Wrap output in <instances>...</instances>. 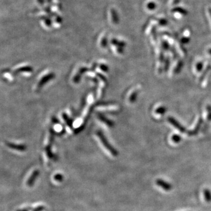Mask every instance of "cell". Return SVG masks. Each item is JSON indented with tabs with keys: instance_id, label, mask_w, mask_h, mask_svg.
<instances>
[{
	"instance_id": "cell-1",
	"label": "cell",
	"mask_w": 211,
	"mask_h": 211,
	"mask_svg": "<svg viewBox=\"0 0 211 211\" xmlns=\"http://www.w3.org/2000/svg\"><path fill=\"white\" fill-rule=\"evenodd\" d=\"M99 138L102 141V143H103V146L105 147L106 149L107 150H108L109 151V152L113 156H118V152L117 151V150L114 149L109 143L106 140V139H105V137H104V136H103L102 134H99Z\"/></svg>"
},
{
	"instance_id": "cell-10",
	"label": "cell",
	"mask_w": 211,
	"mask_h": 211,
	"mask_svg": "<svg viewBox=\"0 0 211 211\" xmlns=\"http://www.w3.org/2000/svg\"><path fill=\"white\" fill-rule=\"evenodd\" d=\"M203 67H204V63L201 62H198L197 65H196V69H197V71H198V72H200L202 69H203Z\"/></svg>"
},
{
	"instance_id": "cell-15",
	"label": "cell",
	"mask_w": 211,
	"mask_h": 211,
	"mask_svg": "<svg viewBox=\"0 0 211 211\" xmlns=\"http://www.w3.org/2000/svg\"><path fill=\"white\" fill-rule=\"evenodd\" d=\"M211 68V66H208V67L205 69V72H204V73H203V75H202V76H201V78H200V80H202V79L204 78V76H205V75H206V73H208V70H210V69Z\"/></svg>"
},
{
	"instance_id": "cell-4",
	"label": "cell",
	"mask_w": 211,
	"mask_h": 211,
	"mask_svg": "<svg viewBox=\"0 0 211 211\" xmlns=\"http://www.w3.org/2000/svg\"><path fill=\"white\" fill-rule=\"evenodd\" d=\"M39 170H35L32 174H31V175L29 177V179H28L27 182V185L28 187H32L34 185V183L37 179V178L39 177Z\"/></svg>"
},
{
	"instance_id": "cell-18",
	"label": "cell",
	"mask_w": 211,
	"mask_h": 211,
	"mask_svg": "<svg viewBox=\"0 0 211 211\" xmlns=\"http://www.w3.org/2000/svg\"><path fill=\"white\" fill-rule=\"evenodd\" d=\"M209 53H210L211 55V50H209Z\"/></svg>"
},
{
	"instance_id": "cell-16",
	"label": "cell",
	"mask_w": 211,
	"mask_h": 211,
	"mask_svg": "<svg viewBox=\"0 0 211 211\" xmlns=\"http://www.w3.org/2000/svg\"><path fill=\"white\" fill-rule=\"evenodd\" d=\"M169 66V60H168V59H167L165 61V65L164 66V70L165 72L167 71V69H168Z\"/></svg>"
},
{
	"instance_id": "cell-2",
	"label": "cell",
	"mask_w": 211,
	"mask_h": 211,
	"mask_svg": "<svg viewBox=\"0 0 211 211\" xmlns=\"http://www.w3.org/2000/svg\"><path fill=\"white\" fill-rule=\"evenodd\" d=\"M168 121H169V123L172 124L174 127H175L177 129H178L180 132L181 133H185L186 132V129L185 127H184L179 122H178L174 118H173L172 117H168Z\"/></svg>"
},
{
	"instance_id": "cell-13",
	"label": "cell",
	"mask_w": 211,
	"mask_h": 211,
	"mask_svg": "<svg viewBox=\"0 0 211 211\" xmlns=\"http://www.w3.org/2000/svg\"><path fill=\"white\" fill-rule=\"evenodd\" d=\"M207 111H208V121H211V106H208L207 107Z\"/></svg>"
},
{
	"instance_id": "cell-11",
	"label": "cell",
	"mask_w": 211,
	"mask_h": 211,
	"mask_svg": "<svg viewBox=\"0 0 211 211\" xmlns=\"http://www.w3.org/2000/svg\"><path fill=\"white\" fill-rule=\"evenodd\" d=\"M138 95V92H134L133 93V94L131 95L130 98V101L131 102H134L136 101L137 96Z\"/></svg>"
},
{
	"instance_id": "cell-5",
	"label": "cell",
	"mask_w": 211,
	"mask_h": 211,
	"mask_svg": "<svg viewBox=\"0 0 211 211\" xmlns=\"http://www.w3.org/2000/svg\"><path fill=\"white\" fill-rule=\"evenodd\" d=\"M204 195L205 201L210 203L211 202V191L209 189H205L204 190Z\"/></svg>"
},
{
	"instance_id": "cell-8",
	"label": "cell",
	"mask_w": 211,
	"mask_h": 211,
	"mask_svg": "<svg viewBox=\"0 0 211 211\" xmlns=\"http://www.w3.org/2000/svg\"><path fill=\"white\" fill-rule=\"evenodd\" d=\"M172 141L174 143H179L181 141V137L178 134H174L171 137Z\"/></svg>"
},
{
	"instance_id": "cell-3",
	"label": "cell",
	"mask_w": 211,
	"mask_h": 211,
	"mask_svg": "<svg viewBox=\"0 0 211 211\" xmlns=\"http://www.w3.org/2000/svg\"><path fill=\"white\" fill-rule=\"evenodd\" d=\"M156 184L166 191H169L172 188V186L170 183L161 179H158L156 180Z\"/></svg>"
},
{
	"instance_id": "cell-14",
	"label": "cell",
	"mask_w": 211,
	"mask_h": 211,
	"mask_svg": "<svg viewBox=\"0 0 211 211\" xmlns=\"http://www.w3.org/2000/svg\"><path fill=\"white\" fill-rule=\"evenodd\" d=\"M45 210V207L44 206H39L34 209H32V211H43Z\"/></svg>"
},
{
	"instance_id": "cell-6",
	"label": "cell",
	"mask_w": 211,
	"mask_h": 211,
	"mask_svg": "<svg viewBox=\"0 0 211 211\" xmlns=\"http://www.w3.org/2000/svg\"><path fill=\"white\" fill-rule=\"evenodd\" d=\"M8 146L12 149H15V150H17L18 151H24L25 150V147L23 146H18V145H15V144H9Z\"/></svg>"
},
{
	"instance_id": "cell-9",
	"label": "cell",
	"mask_w": 211,
	"mask_h": 211,
	"mask_svg": "<svg viewBox=\"0 0 211 211\" xmlns=\"http://www.w3.org/2000/svg\"><path fill=\"white\" fill-rule=\"evenodd\" d=\"M54 179L57 182H62L63 180V176L60 174H57L54 176Z\"/></svg>"
},
{
	"instance_id": "cell-7",
	"label": "cell",
	"mask_w": 211,
	"mask_h": 211,
	"mask_svg": "<svg viewBox=\"0 0 211 211\" xmlns=\"http://www.w3.org/2000/svg\"><path fill=\"white\" fill-rule=\"evenodd\" d=\"M156 113L158 114H164L167 111V108L164 106H160L156 110Z\"/></svg>"
},
{
	"instance_id": "cell-17",
	"label": "cell",
	"mask_w": 211,
	"mask_h": 211,
	"mask_svg": "<svg viewBox=\"0 0 211 211\" xmlns=\"http://www.w3.org/2000/svg\"><path fill=\"white\" fill-rule=\"evenodd\" d=\"M32 208H22V209H20V210H18L16 211H29L31 210Z\"/></svg>"
},
{
	"instance_id": "cell-12",
	"label": "cell",
	"mask_w": 211,
	"mask_h": 211,
	"mask_svg": "<svg viewBox=\"0 0 211 211\" xmlns=\"http://www.w3.org/2000/svg\"><path fill=\"white\" fill-rule=\"evenodd\" d=\"M182 65H183V64H182V62H180L179 63H178V65H177V67H176V68L175 69V71L176 73H178L181 70V68L182 67Z\"/></svg>"
}]
</instances>
